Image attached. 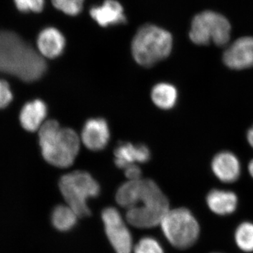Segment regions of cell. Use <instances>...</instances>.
Wrapping results in <instances>:
<instances>
[{"mask_svg": "<svg viewBox=\"0 0 253 253\" xmlns=\"http://www.w3.org/2000/svg\"><path fill=\"white\" fill-rule=\"evenodd\" d=\"M81 140L74 129L61 127L55 120L46 121L39 129V144L43 158L55 167L72 166L81 147Z\"/></svg>", "mask_w": 253, "mask_h": 253, "instance_id": "3", "label": "cell"}, {"mask_svg": "<svg viewBox=\"0 0 253 253\" xmlns=\"http://www.w3.org/2000/svg\"><path fill=\"white\" fill-rule=\"evenodd\" d=\"M231 25L222 15L206 11L196 15L191 23L189 38L197 45H208L211 42L224 46L231 38Z\"/></svg>", "mask_w": 253, "mask_h": 253, "instance_id": "7", "label": "cell"}, {"mask_svg": "<svg viewBox=\"0 0 253 253\" xmlns=\"http://www.w3.org/2000/svg\"><path fill=\"white\" fill-rule=\"evenodd\" d=\"M247 139L251 147L253 148V125L247 132Z\"/></svg>", "mask_w": 253, "mask_h": 253, "instance_id": "25", "label": "cell"}, {"mask_svg": "<svg viewBox=\"0 0 253 253\" xmlns=\"http://www.w3.org/2000/svg\"><path fill=\"white\" fill-rule=\"evenodd\" d=\"M249 171L250 174H251V176H252L253 179V159L249 163Z\"/></svg>", "mask_w": 253, "mask_h": 253, "instance_id": "26", "label": "cell"}, {"mask_svg": "<svg viewBox=\"0 0 253 253\" xmlns=\"http://www.w3.org/2000/svg\"><path fill=\"white\" fill-rule=\"evenodd\" d=\"M16 8L23 13H40L44 7V0H14Z\"/></svg>", "mask_w": 253, "mask_h": 253, "instance_id": "22", "label": "cell"}, {"mask_svg": "<svg viewBox=\"0 0 253 253\" xmlns=\"http://www.w3.org/2000/svg\"><path fill=\"white\" fill-rule=\"evenodd\" d=\"M234 242L240 251L253 253V222L244 221L240 223L234 231Z\"/></svg>", "mask_w": 253, "mask_h": 253, "instance_id": "19", "label": "cell"}, {"mask_svg": "<svg viewBox=\"0 0 253 253\" xmlns=\"http://www.w3.org/2000/svg\"><path fill=\"white\" fill-rule=\"evenodd\" d=\"M114 162L120 169H126L131 165L146 163L151 159V151L146 145H134L129 142L118 144L114 151Z\"/></svg>", "mask_w": 253, "mask_h": 253, "instance_id": "12", "label": "cell"}, {"mask_svg": "<svg viewBox=\"0 0 253 253\" xmlns=\"http://www.w3.org/2000/svg\"><path fill=\"white\" fill-rule=\"evenodd\" d=\"M133 250L134 253H165L161 243L151 236L141 238Z\"/></svg>", "mask_w": 253, "mask_h": 253, "instance_id": "20", "label": "cell"}, {"mask_svg": "<svg viewBox=\"0 0 253 253\" xmlns=\"http://www.w3.org/2000/svg\"><path fill=\"white\" fill-rule=\"evenodd\" d=\"M47 106L41 99H35L26 103L20 113L21 126L26 131H36L41 129L47 115Z\"/></svg>", "mask_w": 253, "mask_h": 253, "instance_id": "16", "label": "cell"}, {"mask_svg": "<svg viewBox=\"0 0 253 253\" xmlns=\"http://www.w3.org/2000/svg\"><path fill=\"white\" fill-rule=\"evenodd\" d=\"M211 169L219 181L226 184L235 182L241 174L239 158L230 151H221L213 158Z\"/></svg>", "mask_w": 253, "mask_h": 253, "instance_id": "11", "label": "cell"}, {"mask_svg": "<svg viewBox=\"0 0 253 253\" xmlns=\"http://www.w3.org/2000/svg\"><path fill=\"white\" fill-rule=\"evenodd\" d=\"M89 14L101 27L123 24L126 21L124 9L116 0H106L100 6L91 8Z\"/></svg>", "mask_w": 253, "mask_h": 253, "instance_id": "15", "label": "cell"}, {"mask_svg": "<svg viewBox=\"0 0 253 253\" xmlns=\"http://www.w3.org/2000/svg\"><path fill=\"white\" fill-rule=\"evenodd\" d=\"M206 202L213 214L225 217L236 212L239 206V198L234 191L214 189L208 193Z\"/></svg>", "mask_w": 253, "mask_h": 253, "instance_id": "13", "label": "cell"}, {"mask_svg": "<svg viewBox=\"0 0 253 253\" xmlns=\"http://www.w3.org/2000/svg\"><path fill=\"white\" fill-rule=\"evenodd\" d=\"M116 200L126 210V222L138 229L159 226L170 210L167 196L152 179L126 181L118 188Z\"/></svg>", "mask_w": 253, "mask_h": 253, "instance_id": "1", "label": "cell"}, {"mask_svg": "<svg viewBox=\"0 0 253 253\" xmlns=\"http://www.w3.org/2000/svg\"><path fill=\"white\" fill-rule=\"evenodd\" d=\"M110 128L104 118H90L86 121L82 131V141L88 149L99 151L107 146L110 140Z\"/></svg>", "mask_w": 253, "mask_h": 253, "instance_id": "10", "label": "cell"}, {"mask_svg": "<svg viewBox=\"0 0 253 253\" xmlns=\"http://www.w3.org/2000/svg\"><path fill=\"white\" fill-rule=\"evenodd\" d=\"M56 9L68 16H77L81 12L84 0H51Z\"/></svg>", "mask_w": 253, "mask_h": 253, "instance_id": "21", "label": "cell"}, {"mask_svg": "<svg viewBox=\"0 0 253 253\" xmlns=\"http://www.w3.org/2000/svg\"><path fill=\"white\" fill-rule=\"evenodd\" d=\"M217 253V252H214V253Z\"/></svg>", "mask_w": 253, "mask_h": 253, "instance_id": "27", "label": "cell"}, {"mask_svg": "<svg viewBox=\"0 0 253 253\" xmlns=\"http://www.w3.org/2000/svg\"><path fill=\"white\" fill-rule=\"evenodd\" d=\"M105 232L116 253H131L133 240L121 212L116 208H106L101 213Z\"/></svg>", "mask_w": 253, "mask_h": 253, "instance_id": "8", "label": "cell"}, {"mask_svg": "<svg viewBox=\"0 0 253 253\" xmlns=\"http://www.w3.org/2000/svg\"><path fill=\"white\" fill-rule=\"evenodd\" d=\"M66 46V39L62 33L53 27L45 28L38 35L37 47L44 58L53 59L63 54Z\"/></svg>", "mask_w": 253, "mask_h": 253, "instance_id": "14", "label": "cell"}, {"mask_svg": "<svg viewBox=\"0 0 253 253\" xmlns=\"http://www.w3.org/2000/svg\"><path fill=\"white\" fill-rule=\"evenodd\" d=\"M159 226L168 242L176 249L187 250L193 247L201 236L199 220L186 208H170Z\"/></svg>", "mask_w": 253, "mask_h": 253, "instance_id": "5", "label": "cell"}, {"mask_svg": "<svg viewBox=\"0 0 253 253\" xmlns=\"http://www.w3.org/2000/svg\"><path fill=\"white\" fill-rule=\"evenodd\" d=\"M59 187L63 199L79 217L91 214L88 200L99 196L101 189L97 181L85 171H74L61 176Z\"/></svg>", "mask_w": 253, "mask_h": 253, "instance_id": "6", "label": "cell"}, {"mask_svg": "<svg viewBox=\"0 0 253 253\" xmlns=\"http://www.w3.org/2000/svg\"><path fill=\"white\" fill-rule=\"evenodd\" d=\"M151 99L157 107L170 110L176 106L178 91L175 86L168 83L156 84L151 91Z\"/></svg>", "mask_w": 253, "mask_h": 253, "instance_id": "17", "label": "cell"}, {"mask_svg": "<svg viewBox=\"0 0 253 253\" xmlns=\"http://www.w3.org/2000/svg\"><path fill=\"white\" fill-rule=\"evenodd\" d=\"M13 94L9 83L0 80V109H5L12 101Z\"/></svg>", "mask_w": 253, "mask_h": 253, "instance_id": "23", "label": "cell"}, {"mask_svg": "<svg viewBox=\"0 0 253 253\" xmlns=\"http://www.w3.org/2000/svg\"><path fill=\"white\" fill-rule=\"evenodd\" d=\"M47 65L39 51L16 33L0 31V73L33 83L45 74Z\"/></svg>", "mask_w": 253, "mask_h": 253, "instance_id": "2", "label": "cell"}, {"mask_svg": "<svg viewBox=\"0 0 253 253\" xmlns=\"http://www.w3.org/2000/svg\"><path fill=\"white\" fill-rule=\"evenodd\" d=\"M78 215L77 213L68 206L59 205L53 210L51 213V223L56 230L68 231L71 230L77 224Z\"/></svg>", "mask_w": 253, "mask_h": 253, "instance_id": "18", "label": "cell"}, {"mask_svg": "<svg viewBox=\"0 0 253 253\" xmlns=\"http://www.w3.org/2000/svg\"><path fill=\"white\" fill-rule=\"evenodd\" d=\"M223 62L236 71L253 67V37H243L228 46L223 54Z\"/></svg>", "mask_w": 253, "mask_h": 253, "instance_id": "9", "label": "cell"}, {"mask_svg": "<svg viewBox=\"0 0 253 253\" xmlns=\"http://www.w3.org/2000/svg\"><path fill=\"white\" fill-rule=\"evenodd\" d=\"M172 35L152 24L141 26L131 42V50L136 63L145 68L152 67L170 54Z\"/></svg>", "mask_w": 253, "mask_h": 253, "instance_id": "4", "label": "cell"}, {"mask_svg": "<svg viewBox=\"0 0 253 253\" xmlns=\"http://www.w3.org/2000/svg\"><path fill=\"white\" fill-rule=\"evenodd\" d=\"M125 174L128 181L139 180L141 179V169L136 164L131 165L124 169Z\"/></svg>", "mask_w": 253, "mask_h": 253, "instance_id": "24", "label": "cell"}]
</instances>
